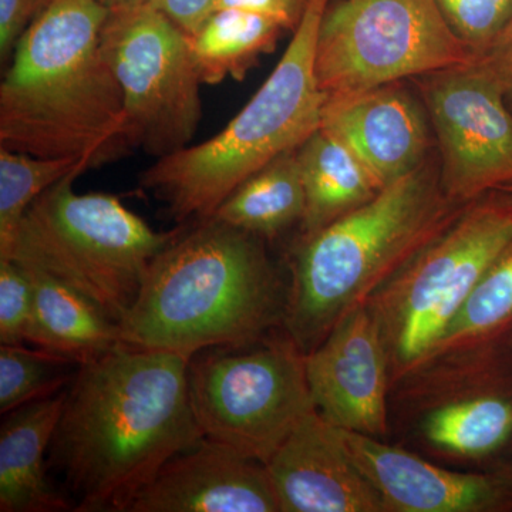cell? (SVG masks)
Segmentation results:
<instances>
[{"label": "cell", "instance_id": "cell-1", "mask_svg": "<svg viewBox=\"0 0 512 512\" xmlns=\"http://www.w3.org/2000/svg\"><path fill=\"white\" fill-rule=\"evenodd\" d=\"M180 353L120 343L79 366L47 467L76 512H128L175 454L202 437Z\"/></svg>", "mask_w": 512, "mask_h": 512}, {"label": "cell", "instance_id": "cell-2", "mask_svg": "<svg viewBox=\"0 0 512 512\" xmlns=\"http://www.w3.org/2000/svg\"><path fill=\"white\" fill-rule=\"evenodd\" d=\"M100 0H49L0 84V146L97 167L128 147L120 84L101 45Z\"/></svg>", "mask_w": 512, "mask_h": 512}, {"label": "cell", "instance_id": "cell-3", "mask_svg": "<svg viewBox=\"0 0 512 512\" xmlns=\"http://www.w3.org/2000/svg\"><path fill=\"white\" fill-rule=\"evenodd\" d=\"M264 241L217 218L184 229L150 265L120 322L123 343L192 357L284 325L288 288Z\"/></svg>", "mask_w": 512, "mask_h": 512}, {"label": "cell", "instance_id": "cell-4", "mask_svg": "<svg viewBox=\"0 0 512 512\" xmlns=\"http://www.w3.org/2000/svg\"><path fill=\"white\" fill-rule=\"evenodd\" d=\"M467 204L441 187L437 153L375 198L301 239L286 298L285 332L305 355L366 305L431 244Z\"/></svg>", "mask_w": 512, "mask_h": 512}, {"label": "cell", "instance_id": "cell-5", "mask_svg": "<svg viewBox=\"0 0 512 512\" xmlns=\"http://www.w3.org/2000/svg\"><path fill=\"white\" fill-rule=\"evenodd\" d=\"M329 3L308 0L271 76L217 136L157 158L141 173V187L164 201L175 221L214 217L238 185L319 130L328 96L316 79L315 49Z\"/></svg>", "mask_w": 512, "mask_h": 512}, {"label": "cell", "instance_id": "cell-6", "mask_svg": "<svg viewBox=\"0 0 512 512\" xmlns=\"http://www.w3.org/2000/svg\"><path fill=\"white\" fill-rule=\"evenodd\" d=\"M79 175H67L30 205L9 259L56 276L120 325L150 265L185 227L154 231L114 195L74 190Z\"/></svg>", "mask_w": 512, "mask_h": 512}, {"label": "cell", "instance_id": "cell-7", "mask_svg": "<svg viewBox=\"0 0 512 512\" xmlns=\"http://www.w3.org/2000/svg\"><path fill=\"white\" fill-rule=\"evenodd\" d=\"M512 244V195L488 192L419 252L366 305L389 353L392 386L429 353L485 272Z\"/></svg>", "mask_w": 512, "mask_h": 512}, {"label": "cell", "instance_id": "cell-8", "mask_svg": "<svg viewBox=\"0 0 512 512\" xmlns=\"http://www.w3.org/2000/svg\"><path fill=\"white\" fill-rule=\"evenodd\" d=\"M188 392L202 436L262 464L315 409L306 355L285 330L195 353Z\"/></svg>", "mask_w": 512, "mask_h": 512}, {"label": "cell", "instance_id": "cell-9", "mask_svg": "<svg viewBox=\"0 0 512 512\" xmlns=\"http://www.w3.org/2000/svg\"><path fill=\"white\" fill-rule=\"evenodd\" d=\"M473 60L434 0H339L320 22L315 73L340 97Z\"/></svg>", "mask_w": 512, "mask_h": 512}, {"label": "cell", "instance_id": "cell-10", "mask_svg": "<svg viewBox=\"0 0 512 512\" xmlns=\"http://www.w3.org/2000/svg\"><path fill=\"white\" fill-rule=\"evenodd\" d=\"M101 45L123 93L130 150L161 158L190 146L202 119L204 84L190 36L144 3L110 12Z\"/></svg>", "mask_w": 512, "mask_h": 512}, {"label": "cell", "instance_id": "cell-11", "mask_svg": "<svg viewBox=\"0 0 512 512\" xmlns=\"http://www.w3.org/2000/svg\"><path fill=\"white\" fill-rule=\"evenodd\" d=\"M429 114L441 187L468 204L512 185V114L500 87L478 62L410 80Z\"/></svg>", "mask_w": 512, "mask_h": 512}, {"label": "cell", "instance_id": "cell-12", "mask_svg": "<svg viewBox=\"0 0 512 512\" xmlns=\"http://www.w3.org/2000/svg\"><path fill=\"white\" fill-rule=\"evenodd\" d=\"M394 386L400 399L421 414V436L439 453L487 460L503 457L512 447L508 350L439 357L417 366Z\"/></svg>", "mask_w": 512, "mask_h": 512}, {"label": "cell", "instance_id": "cell-13", "mask_svg": "<svg viewBox=\"0 0 512 512\" xmlns=\"http://www.w3.org/2000/svg\"><path fill=\"white\" fill-rule=\"evenodd\" d=\"M306 375L323 419L340 430L383 440L392 377L382 326L369 305L340 320L306 355Z\"/></svg>", "mask_w": 512, "mask_h": 512}, {"label": "cell", "instance_id": "cell-14", "mask_svg": "<svg viewBox=\"0 0 512 512\" xmlns=\"http://www.w3.org/2000/svg\"><path fill=\"white\" fill-rule=\"evenodd\" d=\"M320 128L339 138L382 190L436 154L429 114L410 80L328 97Z\"/></svg>", "mask_w": 512, "mask_h": 512}, {"label": "cell", "instance_id": "cell-15", "mask_svg": "<svg viewBox=\"0 0 512 512\" xmlns=\"http://www.w3.org/2000/svg\"><path fill=\"white\" fill-rule=\"evenodd\" d=\"M340 431L384 512H512V483L495 470L457 473L382 439Z\"/></svg>", "mask_w": 512, "mask_h": 512}, {"label": "cell", "instance_id": "cell-16", "mask_svg": "<svg viewBox=\"0 0 512 512\" xmlns=\"http://www.w3.org/2000/svg\"><path fill=\"white\" fill-rule=\"evenodd\" d=\"M281 512H384L338 427L306 414L265 464Z\"/></svg>", "mask_w": 512, "mask_h": 512}, {"label": "cell", "instance_id": "cell-17", "mask_svg": "<svg viewBox=\"0 0 512 512\" xmlns=\"http://www.w3.org/2000/svg\"><path fill=\"white\" fill-rule=\"evenodd\" d=\"M128 512H281L265 464L202 436L171 457Z\"/></svg>", "mask_w": 512, "mask_h": 512}, {"label": "cell", "instance_id": "cell-18", "mask_svg": "<svg viewBox=\"0 0 512 512\" xmlns=\"http://www.w3.org/2000/svg\"><path fill=\"white\" fill-rule=\"evenodd\" d=\"M66 397L64 389L5 414L0 429V511L72 510L47 474V453Z\"/></svg>", "mask_w": 512, "mask_h": 512}, {"label": "cell", "instance_id": "cell-19", "mask_svg": "<svg viewBox=\"0 0 512 512\" xmlns=\"http://www.w3.org/2000/svg\"><path fill=\"white\" fill-rule=\"evenodd\" d=\"M20 265L32 282L29 343L79 365L92 362L123 343L120 326L83 293L43 269Z\"/></svg>", "mask_w": 512, "mask_h": 512}, {"label": "cell", "instance_id": "cell-20", "mask_svg": "<svg viewBox=\"0 0 512 512\" xmlns=\"http://www.w3.org/2000/svg\"><path fill=\"white\" fill-rule=\"evenodd\" d=\"M306 207L301 239L375 198L382 188L339 138L319 128L298 148Z\"/></svg>", "mask_w": 512, "mask_h": 512}, {"label": "cell", "instance_id": "cell-21", "mask_svg": "<svg viewBox=\"0 0 512 512\" xmlns=\"http://www.w3.org/2000/svg\"><path fill=\"white\" fill-rule=\"evenodd\" d=\"M305 207L298 150H293L238 185L212 218L268 239L301 224Z\"/></svg>", "mask_w": 512, "mask_h": 512}, {"label": "cell", "instance_id": "cell-22", "mask_svg": "<svg viewBox=\"0 0 512 512\" xmlns=\"http://www.w3.org/2000/svg\"><path fill=\"white\" fill-rule=\"evenodd\" d=\"M285 32L288 29L269 16L239 9L214 10L190 36L202 83L244 79L259 57L274 52Z\"/></svg>", "mask_w": 512, "mask_h": 512}, {"label": "cell", "instance_id": "cell-23", "mask_svg": "<svg viewBox=\"0 0 512 512\" xmlns=\"http://www.w3.org/2000/svg\"><path fill=\"white\" fill-rule=\"evenodd\" d=\"M511 340L512 244L485 272L443 335L417 366L456 353L507 349Z\"/></svg>", "mask_w": 512, "mask_h": 512}, {"label": "cell", "instance_id": "cell-24", "mask_svg": "<svg viewBox=\"0 0 512 512\" xmlns=\"http://www.w3.org/2000/svg\"><path fill=\"white\" fill-rule=\"evenodd\" d=\"M89 165L76 158H47L0 147V259H9L23 217L53 185Z\"/></svg>", "mask_w": 512, "mask_h": 512}, {"label": "cell", "instance_id": "cell-25", "mask_svg": "<svg viewBox=\"0 0 512 512\" xmlns=\"http://www.w3.org/2000/svg\"><path fill=\"white\" fill-rule=\"evenodd\" d=\"M79 366L45 349L0 346V413L5 416L25 404L63 392Z\"/></svg>", "mask_w": 512, "mask_h": 512}, {"label": "cell", "instance_id": "cell-26", "mask_svg": "<svg viewBox=\"0 0 512 512\" xmlns=\"http://www.w3.org/2000/svg\"><path fill=\"white\" fill-rule=\"evenodd\" d=\"M454 35L478 59L512 22V0H434Z\"/></svg>", "mask_w": 512, "mask_h": 512}, {"label": "cell", "instance_id": "cell-27", "mask_svg": "<svg viewBox=\"0 0 512 512\" xmlns=\"http://www.w3.org/2000/svg\"><path fill=\"white\" fill-rule=\"evenodd\" d=\"M33 291L28 271L13 259H0V343L28 342Z\"/></svg>", "mask_w": 512, "mask_h": 512}, {"label": "cell", "instance_id": "cell-28", "mask_svg": "<svg viewBox=\"0 0 512 512\" xmlns=\"http://www.w3.org/2000/svg\"><path fill=\"white\" fill-rule=\"evenodd\" d=\"M39 12L37 0H0V57L8 60L20 37L28 29V20Z\"/></svg>", "mask_w": 512, "mask_h": 512}, {"label": "cell", "instance_id": "cell-29", "mask_svg": "<svg viewBox=\"0 0 512 512\" xmlns=\"http://www.w3.org/2000/svg\"><path fill=\"white\" fill-rule=\"evenodd\" d=\"M308 0H217L215 9H239L259 13L281 22L288 30L298 28Z\"/></svg>", "mask_w": 512, "mask_h": 512}, {"label": "cell", "instance_id": "cell-30", "mask_svg": "<svg viewBox=\"0 0 512 512\" xmlns=\"http://www.w3.org/2000/svg\"><path fill=\"white\" fill-rule=\"evenodd\" d=\"M477 60L494 77L512 114V22Z\"/></svg>", "mask_w": 512, "mask_h": 512}, {"label": "cell", "instance_id": "cell-31", "mask_svg": "<svg viewBox=\"0 0 512 512\" xmlns=\"http://www.w3.org/2000/svg\"><path fill=\"white\" fill-rule=\"evenodd\" d=\"M215 2L217 0H148L147 3L160 10L191 36L214 12Z\"/></svg>", "mask_w": 512, "mask_h": 512}, {"label": "cell", "instance_id": "cell-32", "mask_svg": "<svg viewBox=\"0 0 512 512\" xmlns=\"http://www.w3.org/2000/svg\"><path fill=\"white\" fill-rule=\"evenodd\" d=\"M491 470L497 471L501 476L508 478V480L512 483V447L507 453L504 454L503 457L498 458L497 461H494L493 467Z\"/></svg>", "mask_w": 512, "mask_h": 512}, {"label": "cell", "instance_id": "cell-33", "mask_svg": "<svg viewBox=\"0 0 512 512\" xmlns=\"http://www.w3.org/2000/svg\"><path fill=\"white\" fill-rule=\"evenodd\" d=\"M100 2L104 3L111 12H114V10L137 8V6L147 3L148 0H100Z\"/></svg>", "mask_w": 512, "mask_h": 512}, {"label": "cell", "instance_id": "cell-34", "mask_svg": "<svg viewBox=\"0 0 512 512\" xmlns=\"http://www.w3.org/2000/svg\"><path fill=\"white\" fill-rule=\"evenodd\" d=\"M47 2H49V0H37V3H39V10L42 9Z\"/></svg>", "mask_w": 512, "mask_h": 512}, {"label": "cell", "instance_id": "cell-35", "mask_svg": "<svg viewBox=\"0 0 512 512\" xmlns=\"http://www.w3.org/2000/svg\"><path fill=\"white\" fill-rule=\"evenodd\" d=\"M508 352H510V355L512 356V340L510 342V345L507 346Z\"/></svg>", "mask_w": 512, "mask_h": 512}, {"label": "cell", "instance_id": "cell-36", "mask_svg": "<svg viewBox=\"0 0 512 512\" xmlns=\"http://www.w3.org/2000/svg\"><path fill=\"white\" fill-rule=\"evenodd\" d=\"M504 191H507L508 194L512 195V185H511V187L504 188Z\"/></svg>", "mask_w": 512, "mask_h": 512}]
</instances>
